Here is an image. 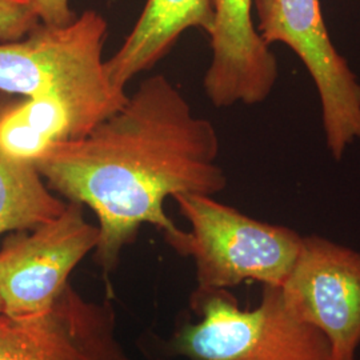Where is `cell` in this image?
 I'll return each mask as SVG.
<instances>
[{
  "label": "cell",
  "mask_w": 360,
  "mask_h": 360,
  "mask_svg": "<svg viewBox=\"0 0 360 360\" xmlns=\"http://www.w3.org/2000/svg\"><path fill=\"white\" fill-rule=\"evenodd\" d=\"M219 150L212 123L195 115L181 92L158 74L89 134L53 144L35 168L50 190L95 212V260L107 275L143 224L163 232L166 242L179 235L165 211L167 198L214 196L226 188Z\"/></svg>",
  "instance_id": "1"
},
{
  "label": "cell",
  "mask_w": 360,
  "mask_h": 360,
  "mask_svg": "<svg viewBox=\"0 0 360 360\" xmlns=\"http://www.w3.org/2000/svg\"><path fill=\"white\" fill-rule=\"evenodd\" d=\"M105 37V19L89 10L67 26L39 23L26 38L0 43V92L58 101L72 139L84 136L129 98L107 75Z\"/></svg>",
  "instance_id": "2"
},
{
  "label": "cell",
  "mask_w": 360,
  "mask_h": 360,
  "mask_svg": "<svg viewBox=\"0 0 360 360\" xmlns=\"http://www.w3.org/2000/svg\"><path fill=\"white\" fill-rule=\"evenodd\" d=\"M191 230L167 240L191 257L198 285L193 292L227 290L245 282L281 287L299 257L303 236L283 226L250 218L207 195L174 198Z\"/></svg>",
  "instance_id": "3"
},
{
  "label": "cell",
  "mask_w": 360,
  "mask_h": 360,
  "mask_svg": "<svg viewBox=\"0 0 360 360\" xmlns=\"http://www.w3.org/2000/svg\"><path fill=\"white\" fill-rule=\"evenodd\" d=\"M198 323H184L165 354L190 360H333L327 338L297 319L281 287L264 285L260 304L240 309L227 290L193 292Z\"/></svg>",
  "instance_id": "4"
},
{
  "label": "cell",
  "mask_w": 360,
  "mask_h": 360,
  "mask_svg": "<svg viewBox=\"0 0 360 360\" xmlns=\"http://www.w3.org/2000/svg\"><path fill=\"white\" fill-rule=\"evenodd\" d=\"M257 30L295 52L318 91L326 144L335 160L360 141V82L328 34L321 0H254Z\"/></svg>",
  "instance_id": "5"
},
{
  "label": "cell",
  "mask_w": 360,
  "mask_h": 360,
  "mask_svg": "<svg viewBox=\"0 0 360 360\" xmlns=\"http://www.w3.org/2000/svg\"><path fill=\"white\" fill-rule=\"evenodd\" d=\"M82 205L32 230L10 232L0 247V297L13 316L49 309L70 283L77 264L95 251L99 229L86 220Z\"/></svg>",
  "instance_id": "6"
},
{
  "label": "cell",
  "mask_w": 360,
  "mask_h": 360,
  "mask_svg": "<svg viewBox=\"0 0 360 360\" xmlns=\"http://www.w3.org/2000/svg\"><path fill=\"white\" fill-rule=\"evenodd\" d=\"M281 288L296 318L327 338L333 360H354L360 343V252L322 236H303Z\"/></svg>",
  "instance_id": "7"
},
{
  "label": "cell",
  "mask_w": 360,
  "mask_h": 360,
  "mask_svg": "<svg viewBox=\"0 0 360 360\" xmlns=\"http://www.w3.org/2000/svg\"><path fill=\"white\" fill-rule=\"evenodd\" d=\"M0 360H135L116 335L110 300L92 302L67 284L41 312L0 314Z\"/></svg>",
  "instance_id": "8"
},
{
  "label": "cell",
  "mask_w": 360,
  "mask_h": 360,
  "mask_svg": "<svg viewBox=\"0 0 360 360\" xmlns=\"http://www.w3.org/2000/svg\"><path fill=\"white\" fill-rule=\"evenodd\" d=\"M252 7L254 0H215L208 35L212 56L203 87L218 108L263 103L278 82L276 56L257 32Z\"/></svg>",
  "instance_id": "9"
},
{
  "label": "cell",
  "mask_w": 360,
  "mask_h": 360,
  "mask_svg": "<svg viewBox=\"0 0 360 360\" xmlns=\"http://www.w3.org/2000/svg\"><path fill=\"white\" fill-rule=\"evenodd\" d=\"M215 0H147L141 18L114 56L104 60L116 87L126 90L132 77L159 63L181 34L199 28L212 31Z\"/></svg>",
  "instance_id": "10"
},
{
  "label": "cell",
  "mask_w": 360,
  "mask_h": 360,
  "mask_svg": "<svg viewBox=\"0 0 360 360\" xmlns=\"http://www.w3.org/2000/svg\"><path fill=\"white\" fill-rule=\"evenodd\" d=\"M72 139L71 117L65 105L49 98L0 101V153L34 165L56 143Z\"/></svg>",
  "instance_id": "11"
},
{
  "label": "cell",
  "mask_w": 360,
  "mask_h": 360,
  "mask_svg": "<svg viewBox=\"0 0 360 360\" xmlns=\"http://www.w3.org/2000/svg\"><path fill=\"white\" fill-rule=\"evenodd\" d=\"M65 206L34 165L15 162L0 153V235L32 230L59 217Z\"/></svg>",
  "instance_id": "12"
},
{
  "label": "cell",
  "mask_w": 360,
  "mask_h": 360,
  "mask_svg": "<svg viewBox=\"0 0 360 360\" xmlns=\"http://www.w3.org/2000/svg\"><path fill=\"white\" fill-rule=\"evenodd\" d=\"M40 23L28 0H0V43L16 41Z\"/></svg>",
  "instance_id": "13"
},
{
  "label": "cell",
  "mask_w": 360,
  "mask_h": 360,
  "mask_svg": "<svg viewBox=\"0 0 360 360\" xmlns=\"http://www.w3.org/2000/svg\"><path fill=\"white\" fill-rule=\"evenodd\" d=\"M38 13L40 23L47 26H67L77 18L70 0H28Z\"/></svg>",
  "instance_id": "14"
},
{
  "label": "cell",
  "mask_w": 360,
  "mask_h": 360,
  "mask_svg": "<svg viewBox=\"0 0 360 360\" xmlns=\"http://www.w3.org/2000/svg\"><path fill=\"white\" fill-rule=\"evenodd\" d=\"M3 312V303H1V297H0V314Z\"/></svg>",
  "instance_id": "15"
}]
</instances>
